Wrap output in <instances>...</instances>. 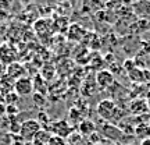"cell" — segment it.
<instances>
[{
  "label": "cell",
  "instance_id": "6da1fadb",
  "mask_svg": "<svg viewBox=\"0 0 150 145\" xmlns=\"http://www.w3.org/2000/svg\"><path fill=\"white\" fill-rule=\"evenodd\" d=\"M42 130V126L39 123V120L36 119H29V120H25L21 123V129H20V138H21L24 142H32L33 137Z\"/></svg>",
  "mask_w": 150,
  "mask_h": 145
},
{
  "label": "cell",
  "instance_id": "7a4b0ae2",
  "mask_svg": "<svg viewBox=\"0 0 150 145\" xmlns=\"http://www.w3.org/2000/svg\"><path fill=\"white\" fill-rule=\"evenodd\" d=\"M117 110H118L117 103L114 102L112 99H103V101H100V102L97 103V106H96L97 114H99L103 120H106V121L114 120Z\"/></svg>",
  "mask_w": 150,
  "mask_h": 145
},
{
  "label": "cell",
  "instance_id": "3957f363",
  "mask_svg": "<svg viewBox=\"0 0 150 145\" xmlns=\"http://www.w3.org/2000/svg\"><path fill=\"white\" fill-rule=\"evenodd\" d=\"M47 130L52 133L53 135H57V137H61V138H68L72 131H74V127L71 126L67 120H57V121H53L50 123V126L47 127Z\"/></svg>",
  "mask_w": 150,
  "mask_h": 145
},
{
  "label": "cell",
  "instance_id": "277c9868",
  "mask_svg": "<svg viewBox=\"0 0 150 145\" xmlns=\"http://www.w3.org/2000/svg\"><path fill=\"white\" fill-rule=\"evenodd\" d=\"M14 92L18 96H29L33 94V84L31 77H22L14 82Z\"/></svg>",
  "mask_w": 150,
  "mask_h": 145
},
{
  "label": "cell",
  "instance_id": "5b68a950",
  "mask_svg": "<svg viewBox=\"0 0 150 145\" xmlns=\"http://www.w3.org/2000/svg\"><path fill=\"white\" fill-rule=\"evenodd\" d=\"M17 60V52L16 49L10 46V45H1L0 46V63L3 66H10L13 63H16Z\"/></svg>",
  "mask_w": 150,
  "mask_h": 145
},
{
  "label": "cell",
  "instance_id": "8992f818",
  "mask_svg": "<svg viewBox=\"0 0 150 145\" xmlns=\"http://www.w3.org/2000/svg\"><path fill=\"white\" fill-rule=\"evenodd\" d=\"M95 80H96L97 86H100V88H103V89L111 88V86L114 85V82H115L112 73L111 71H108V70H100L96 74Z\"/></svg>",
  "mask_w": 150,
  "mask_h": 145
},
{
  "label": "cell",
  "instance_id": "52a82bcc",
  "mask_svg": "<svg viewBox=\"0 0 150 145\" xmlns=\"http://www.w3.org/2000/svg\"><path fill=\"white\" fill-rule=\"evenodd\" d=\"M150 108L149 103H147V99H142V98H136L132 102L129 103V112L132 114H146L149 113Z\"/></svg>",
  "mask_w": 150,
  "mask_h": 145
},
{
  "label": "cell",
  "instance_id": "ba28073f",
  "mask_svg": "<svg viewBox=\"0 0 150 145\" xmlns=\"http://www.w3.org/2000/svg\"><path fill=\"white\" fill-rule=\"evenodd\" d=\"M6 74H7V77H10L11 80L17 81V80H20V78H22V77H25L27 70L24 69L22 64H20L18 61H16V63H13V64L6 67Z\"/></svg>",
  "mask_w": 150,
  "mask_h": 145
},
{
  "label": "cell",
  "instance_id": "9c48e42d",
  "mask_svg": "<svg viewBox=\"0 0 150 145\" xmlns=\"http://www.w3.org/2000/svg\"><path fill=\"white\" fill-rule=\"evenodd\" d=\"M32 84H33V94H39L46 96L47 95V82L46 78H43L42 75H36L35 78H32Z\"/></svg>",
  "mask_w": 150,
  "mask_h": 145
},
{
  "label": "cell",
  "instance_id": "30bf717a",
  "mask_svg": "<svg viewBox=\"0 0 150 145\" xmlns=\"http://www.w3.org/2000/svg\"><path fill=\"white\" fill-rule=\"evenodd\" d=\"M52 133L49 131L47 129H42L39 133H38L32 140L33 145H49V141L52 138Z\"/></svg>",
  "mask_w": 150,
  "mask_h": 145
},
{
  "label": "cell",
  "instance_id": "8fae6325",
  "mask_svg": "<svg viewBox=\"0 0 150 145\" xmlns=\"http://www.w3.org/2000/svg\"><path fill=\"white\" fill-rule=\"evenodd\" d=\"M135 137L139 140H147L150 138V124L149 123H139L134 130Z\"/></svg>",
  "mask_w": 150,
  "mask_h": 145
},
{
  "label": "cell",
  "instance_id": "7c38bea8",
  "mask_svg": "<svg viewBox=\"0 0 150 145\" xmlns=\"http://www.w3.org/2000/svg\"><path fill=\"white\" fill-rule=\"evenodd\" d=\"M78 130L82 135H93L96 133V126L92 120H82L78 124Z\"/></svg>",
  "mask_w": 150,
  "mask_h": 145
},
{
  "label": "cell",
  "instance_id": "4fadbf2b",
  "mask_svg": "<svg viewBox=\"0 0 150 145\" xmlns=\"http://www.w3.org/2000/svg\"><path fill=\"white\" fill-rule=\"evenodd\" d=\"M70 119L74 121L75 120V123H81L83 119H82V113H81V110H78L76 108H72L70 110Z\"/></svg>",
  "mask_w": 150,
  "mask_h": 145
},
{
  "label": "cell",
  "instance_id": "5bb4252c",
  "mask_svg": "<svg viewBox=\"0 0 150 145\" xmlns=\"http://www.w3.org/2000/svg\"><path fill=\"white\" fill-rule=\"evenodd\" d=\"M33 96V103L36 105V106H45L46 105V96H43V95H39V94H32Z\"/></svg>",
  "mask_w": 150,
  "mask_h": 145
},
{
  "label": "cell",
  "instance_id": "9a60e30c",
  "mask_svg": "<svg viewBox=\"0 0 150 145\" xmlns=\"http://www.w3.org/2000/svg\"><path fill=\"white\" fill-rule=\"evenodd\" d=\"M4 98V101H6V103L7 105H16V102H17V99H18V95H17L16 92L13 91V92H10V94H7L6 96H3Z\"/></svg>",
  "mask_w": 150,
  "mask_h": 145
},
{
  "label": "cell",
  "instance_id": "2e32d148",
  "mask_svg": "<svg viewBox=\"0 0 150 145\" xmlns=\"http://www.w3.org/2000/svg\"><path fill=\"white\" fill-rule=\"evenodd\" d=\"M49 145H67L64 138L61 137H57V135H52V138L49 141Z\"/></svg>",
  "mask_w": 150,
  "mask_h": 145
},
{
  "label": "cell",
  "instance_id": "e0dca14e",
  "mask_svg": "<svg viewBox=\"0 0 150 145\" xmlns=\"http://www.w3.org/2000/svg\"><path fill=\"white\" fill-rule=\"evenodd\" d=\"M18 108H17L16 105H7L6 106V113L8 114V116H11V117H16L17 114H18Z\"/></svg>",
  "mask_w": 150,
  "mask_h": 145
},
{
  "label": "cell",
  "instance_id": "ac0fdd59",
  "mask_svg": "<svg viewBox=\"0 0 150 145\" xmlns=\"http://www.w3.org/2000/svg\"><path fill=\"white\" fill-rule=\"evenodd\" d=\"M139 145H150V138H147V140H143V141H140V144Z\"/></svg>",
  "mask_w": 150,
  "mask_h": 145
},
{
  "label": "cell",
  "instance_id": "d6986e66",
  "mask_svg": "<svg viewBox=\"0 0 150 145\" xmlns=\"http://www.w3.org/2000/svg\"><path fill=\"white\" fill-rule=\"evenodd\" d=\"M24 145H33V144H32V142H25Z\"/></svg>",
  "mask_w": 150,
  "mask_h": 145
},
{
  "label": "cell",
  "instance_id": "ffe728a7",
  "mask_svg": "<svg viewBox=\"0 0 150 145\" xmlns=\"http://www.w3.org/2000/svg\"><path fill=\"white\" fill-rule=\"evenodd\" d=\"M147 103H149V108H150V98H149V101H147Z\"/></svg>",
  "mask_w": 150,
  "mask_h": 145
},
{
  "label": "cell",
  "instance_id": "44dd1931",
  "mask_svg": "<svg viewBox=\"0 0 150 145\" xmlns=\"http://www.w3.org/2000/svg\"><path fill=\"white\" fill-rule=\"evenodd\" d=\"M149 124H150V119H149Z\"/></svg>",
  "mask_w": 150,
  "mask_h": 145
}]
</instances>
